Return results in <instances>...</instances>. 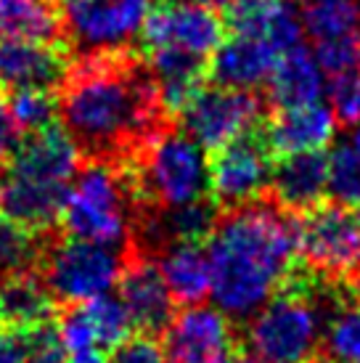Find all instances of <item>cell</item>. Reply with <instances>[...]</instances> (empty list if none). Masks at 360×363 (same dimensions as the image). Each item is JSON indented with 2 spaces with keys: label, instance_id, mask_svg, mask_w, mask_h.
Instances as JSON below:
<instances>
[{
  "label": "cell",
  "instance_id": "1",
  "mask_svg": "<svg viewBox=\"0 0 360 363\" xmlns=\"http://www.w3.org/2000/svg\"><path fill=\"white\" fill-rule=\"evenodd\" d=\"M59 111L77 149L106 162H130L164 114L151 72L122 53L85 56L64 82Z\"/></svg>",
  "mask_w": 360,
  "mask_h": 363
},
{
  "label": "cell",
  "instance_id": "38",
  "mask_svg": "<svg viewBox=\"0 0 360 363\" xmlns=\"http://www.w3.org/2000/svg\"><path fill=\"white\" fill-rule=\"evenodd\" d=\"M196 3L207 6V9H225V6H230V0H196Z\"/></svg>",
  "mask_w": 360,
  "mask_h": 363
},
{
  "label": "cell",
  "instance_id": "44",
  "mask_svg": "<svg viewBox=\"0 0 360 363\" xmlns=\"http://www.w3.org/2000/svg\"><path fill=\"white\" fill-rule=\"evenodd\" d=\"M358 11H360V0H358Z\"/></svg>",
  "mask_w": 360,
  "mask_h": 363
},
{
  "label": "cell",
  "instance_id": "17",
  "mask_svg": "<svg viewBox=\"0 0 360 363\" xmlns=\"http://www.w3.org/2000/svg\"><path fill=\"white\" fill-rule=\"evenodd\" d=\"M268 189L270 199L291 215L318 207L320 199L326 196V154H286L279 164H273Z\"/></svg>",
  "mask_w": 360,
  "mask_h": 363
},
{
  "label": "cell",
  "instance_id": "7",
  "mask_svg": "<svg viewBox=\"0 0 360 363\" xmlns=\"http://www.w3.org/2000/svg\"><path fill=\"white\" fill-rule=\"evenodd\" d=\"M149 0H67L64 30L85 56L122 53L140 38Z\"/></svg>",
  "mask_w": 360,
  "mask_h": 363
},
{
  "label": "cell",
  "instance_id": "13",
  "mask_svg": "<svg viewBox=\"0 0 360 363\" xmlns=\"http://www.w3.org/2000/svg\"><path fill=\"white\" fill-rule=\"evenodd\" d=\"M225 21L233 35L265 43L279 56L297 48L305 35L302 16L291 0H230Z\"/></svg>",
  "mask_w": 360,
  "mask_h": 363
},
{
  "label": "cell",
  "instance_id": "8",
  "mask_svg": "<svg viewBox=\"0 0 360 363\" xmlns=\"http://www.w3.org/2000/svg\"><path fill=\"white\" fill-rule=\"evenodd\" d=\"M186 133L207 152H218L228 143L254 133L262 120V101L249 91L236 88H201L180 111Z\"/></svg>",
  "mask_w": 360,
  "mask_h": 363
},
{
  "label": "cell",
  "instance_id": "14",
  "mask_svg": "<svg viewBox=\"0 0 360 363\" xmlns=\"http://www.w3.org/2000/svg\"><path fill=\"white\" fill-rule=\"evenodd\" d=\"M9 172L48 183H72L80 167V149L67 130L56 125L27 133L11 157Z\"/></svg>",
  "mask_w": 360,
  "mask_h": 363
},
{
  "label": "cell",
  "instance_id": "36",
  "mask_svg": "<svg viewBox=\"0 0 360 363\" xmlns=\"http://www.w3.org/2000/svg\"><path fill=\"white\" fill-rule=\"evenodd\" d=\"M19 135L21 133L11 117L9 106H6V101H0V164L13 157L16 146H19Z\"/></svg>",
  "mask_w": 360,
  "mask_h": 363
},
{
  "label": "cell",
  "instance_id": "10",
  "mask_svg": "<svg viewBox=\"0 0 360 363\" xmlns=\"http://www.w3.org/2000/svg\"><path fill=\"white\" fill-rule=\"evenodd\" d=\"M273 175V152L254 133L215 152L210 162V191L225 210L254 202L268 191Z\"/></svg>",
  "mask_w": 360,
  "mask_h": 363
},
{
  "label": "cell",
  "instance_id": "27",
  "mask_svg": "<svg viewBox=\"0 0 360 363\" xmlns=\"http://www.w3.org/2000/svg\"><path fill=\"white\" fill-rule=\"evenodd\" d=\"M326 194L342 207L360 210V152L347 141L326 157Z\"/></svg>",
  "mask_w": 360,
  "mask_h": 363
},
{
  "label": "cell",
  "instance_id": "31",
  "mask_svg": "<svg viewBox=\"0 0 360 363\" xmlns=\"http://www.w3.org/2000/svg\"><path fill=\"white\" fill-rule=\"evenodd\" d=\"M315 59L323 67L326 77H337L344 72H352L360 67V40L358 35L334 38V40L315 43Z\"/></svg>",
  "mask_w": 360,
  "mask_h": 363
},
{
  "label": "cell",
  "instance_id": "33",
  "mask_svg": "<svg viewBox=\"0 0 360 363\" xmlns=\"http://www.w3.org/2000/svg\"><path fill=\"white\" fill-rule=\"evenodd\" d=\"M27 363H69L64 340L50 321L27 329Z\"/></svg>",
  "mask_w": 360,
  "mask_h": 363
},
{
  "label": "cell",
  "instance_id": "12",
  "mask_svg": "<svg viewBox=\"0 0 360 363\" xmlns=\"http://www.w3.org/2000/svg\"><path fill=\"white\" fill-rule=\"evenodd\" d=\"M117 286L133 329L140 334H164L175 318V297L162 279L157 262L128 250V262L117 279Z\"/></svg>",
  "mask_w": 360,
  "mask_h": 363
},
{
  "label": "cell",
  "instance_id": "32",
  "mask_svg": "<svg viewBox=\"0 0 360 363\" xmlns=\"http://www.w3.org/2000/svg\"><path fill=\"white\" fill-rule=\"evenodd\" d=\"M331 96V111L344 125L360 122V67L344 74L331 77V85L326 88Z\"/></svg>",
  "mask_w": 360,
  "mask_h": 363
},
{
  "label": "cell",
  "instance_id": "26",
  "mask_svg": "<svg viewBox=\"0 0 360 363\" xmlns=\"http://www.w3.org/2000/svg\"><path fill=\"white\" fill-rule=\"evenodd\" d=\"M320 347L331 363H360V305L350 300L331 315Z\"/></svg>",
  "mask_w": 360,
  "mask_h": 363
},
{
  "label": "cell",
  "instance_id": "20",
  "mask_svg": "<svg viewBox=\"0 0 360 363\" xmlns=\"http://www.w3.org/2000/svg\"><path fill=\"white\" fill-rule=\"evenodd\" d=\"M162 279L167 284L175 303L180 305H201V300L212 289V265L210 252L201 242H178L167 244L164 250L154 255Z\"/></svg>",
  "mask_w": 360,
  "mask_h": 363
},
{
  "label": "cell",
  "instance_id": "25",
  "mask_svg": "<svg viewBox=\"0 0 360 363\" xmlns=\"http://www.w3.org/2000/svg\"><path fill=\"white\" fill-rule=\"evenodd\" d=\"M302 27L315 43L358 35V0H310L302 6Z\"/></svg>",
  "mask_w": 360,
  "mask_h": 363
},
{
  "label": "cell",
  "instance_id": "37",
  "mask_svg": "<svg viewBox=\"0 0 360 363\" xmlns=\"http://www.w3.org/2000/svg\"><path fill=\"white\" fill-rule=\"evenodd\" d=\"M347 143H350L352 149H358V152H360V122L350 125V135H347Z\"/></svg>",
  "mask_w": 360,
  "mask_h": 363
},
{
  "label": "cell",
  "instance_id": "2",
  "mask_svg": "<svg viewBox=\"0 0 360 363\" xmlns=\"http://www.w3.org/2000/svg\"><path fill=\"white\" fill-rule=\"evenodd\" d=\"M212 300L230 321L247 323L297 265V215L273 199L230 207L207 239Z\"/></svg>",
  "mask_w": 360,
  "mask_h": 363
},
{
  "label": "cell",
  "instance_id": "29",
  "mask_svg": "<svg viewBox=\"0 0 360 363\" xmlns=\"http://www.w3.org/2000/svg\"><path fill=\"white\" fill-rule=\"evenodd\" d=\"M45 233H32L11 218H0V273H16L38 268Z\"/></svg>",
  "mask_w": 360,
  "mask_h": 363
},
{
  "label": "cell",
  "instance_id": "3",
  "mask_svg": "<svg viewBox=\"0 0 360 363\" xmlns=\"http://www.w3.org/2000/svg\"><path fill=\"white\" fill-rule=\"evenodd\" d=\"M135 212L138 196L128 164L90 160V164L72 178L61 225L67 236L74 239L128 247Z\"/></svg>",
  "mask_w": 360,
  "mask_h": 363
},
{
  "label": "cell",
  "instance_id": "34",
  "mask_svg": "<svg viewBox=\"0 0 360 363\" xmlns=\"http://www.w3.org/2000/svg\"><path fill=\"white\" fill-rule=\"evenodd\" d=\"M109 363H167V355L154 334H135L111 347Z\"/></svg>",
  "mask_w": 360,
  "mask_h": 363
},
{
  "label": "cell",
  "instance_id": "22",
  "mask_svg": "<svg viewBox=\"0 0 360 363\" xmlns=\"http://www.w3.org/2000/svg\"><path fill=\"white\" fill-rule=\"evenodd\" d=\"M53 313L56 300L35 268L0 279V329H35Z\"/></svg>",
  "mask_w": 360,
  "mask_h": 363
},
{
  "label": "cell",
  "instance_id": "30",
  "mask_svg": "<svg viewBox=\"0 0 360 363\" xmlns=\"http://www.w3.org/2000/svg\"><path fill=\"white\" fill-rule=\"evenodd\" d=\"M6 106L19 133H38L50 128L59 111V101L50 96L48 88H13Z\"/></svg>",
  "mask_w": 360,
  "mask_h": 363
},
{
  "label": "cell",
  "instance_id": "18",
  "mask_svg": "<svg viewBox=\"0 0 360 363\" xmlns=\"http://www.w3.org/2000/svg\"><path fill=\"white\" fill-rule=\"evenodd\" d=\"M67 77V59L56 43H32L3 38L0 82L9 88H53Z\"/></svg>",
  "mask_w": 360,
  "mask_h": 363
},
{
  "label": "cell",
  "instance_id": "21",
  "mask_svg": "<svg viewBox=\"0 0 360 363\" xmlns=\"http://www.w3.org/2000/svg\"><path fill=\"white\" fill-rule=\"evenodd\" d=\"M326 93V72L318 64L315 53L308 48H291L281 53L268 77V96L279 109L315 104Z\"/></svg>",
  "mask_w": 360,
  "mask_h": 363
},
{
  "label": "cell",
  "instance_id": "39",
  "mask_svg": "<svg viewBox=\"0 0 360 363\" xmlns=\"http://www.w3.org/2000/svg\"><path fill=\"white\" fill-rule=\"evenodd\" d=\"M69 363H106L101 358V353H93V355H85V358H77V361H69Z\"/></svg>",
  "mask_w": 360,
  "mask_h": 363
},
{
  "label": "cell",
  "instance_id": "35",
  "mask_svg": "<svg viewBox=\"0 0 360 363\" xmlns=\"http://www.w3.org/2000/svg\"><path fill=\"white\" fill-rule=\"evenodd\" d=\"M0 363H27V329H0Z\"/></svg>",
  "mask_w": 360,
  "mask_h": 363
},
{
  "label": "cell",
  "instance_id": "23",
  "mask_svg": "<svg viewBox=\"0 0 360 363\" xmlns=\"http://www.w3.org/2000/svg\"><path fill=\"white\" fill-rule=\"evenodd\" d=\"M149 72L157 85V96L164 114L167 111H183L186 104L201 91V74H204V59L191 56L178 48H151Z\"/></svg>",
  "mask_w": 360,
  "mask_h": 363
},
{
  "label": "cell",
  "instance_id": "6",
  "mask_svg": "<svg viewBox=\"0 0 360 363\" xmlns=\"http://www.w3.org/2000/svg\"><path fill=\"white\" fill-rule=\"evenodd\" d=\"M302 262L334 281H352L360 271V210L331 204L302 212L297 220Z\"/></svg>",
  "mask_w": 360,
  "mask_h": 363
},
{
  "label": "cell",
  "instance_id": "42",
  "mask_svg": "<svg viewBox=\"0 0 360 363\" xmlns=\"http://www.w3.org/2000/svg\"><path fill=\"white\" fill-rule=\"evenodd\" d=\"M294 3H300V6H305V3H310V0H294Z\"/></svg>",
  "mask_w": 360,
  "mask_h": 363
},
{
  "label": "cell",
  "instance_id": "19",
  "mask_svg": "<svg viewBox=\"0 0 360 363\" xmlns=\"http://www.w3.org/2000/svg\"><path fill=\"white\" fill-rule=\"evenodd\" d=\"M276 61H279V53L268 48L265 43L244 38V35H233L215 48L210 72L212 80L223 88L252 91L262 82H268Z\"/></svg>",
  "mask_w": 360,
  "mask_h": 363
},
{
  "label": "cell",
  "instance_id": "16",
  "mask_svg": "<svg viewBox=\"0 0 360 363\" xmlns=\"http://www.w3.org/2000/svg\"><path fill=\"white\" fill-rule=\"evenodd\" d=\"M337 133V114L326 104H305L281 109L279 117L270 122L262 138L268 149L279 157L300 152H323Z\"/></svg>",
  "mask_w": 360,
  "mask_h": 363
},
{
  "label": "cell",
  "instance_id": "11",
  "mask_svg": "<svg viewBox=\"0 0 360 363\" xmlns=\"http://www.w3.org/2000/svg\"><path fill=\"white\" fill-rule=\"evenodd\" d=\"M140 38L149 51L178 48L207 59L223 43V21L215 9H207L196 0H167L157 11H149Z\"/></svg>",
  "mask_w": 360,
  "mask_h": 363
},
{
  "label": "cell",
  "instance_id": "40",
  "mask_svg": "<svg viewBox=\"0 0 360 363\" xmlns=\"http://www.w3.org/2000/svg\"><path fill=\"white\" fill-rule=\"evenodd\" d=\"M350 286H352V294L358 297V303H360V271L352 276V281H350Z\"/></svg>",
  "mask_w": 360,
  "mask_h": 363
},
{
  "label": "cell",
  "instance_id": "5",
  "mask_svg": "<svg viewBox=\"0 0 360 363\" xmlns=\"http://www.w3.org/2000/svg\"><path fill=\"white\" fill-rule=\"evenodd\" d=\"M125 262L128 247L45 233L35 271L43 276L56 303L80 305L109 292L120 279Z\"/></svg>",
  "mask_w": 360,
  "mask_h": 363
},
{
  "label": "cell",
  "instance_id": "24",
  "mask_svg": "<svg viewBox=\"0 0 360 363\" xmlns=\"http://www.w3.org/2000/svg\"><path fill=\"white\" fill-rule=\"evenodd\" d=\"M61 16L50 0H0V35L11 40L56 43Z\"/></svg>",
  "mask_w": 360,
  "mask_h": 363
},
{
  "label": "cell",
  "instance_id": "4",
  "mask_svg": "<svg viewBox=\"0 0 360 363\" xmlns=\"http://www.w3.org/2000/svg\"><path fill=\"white\" fill-rule=\"evenodd\" d=\"M138 196V207H180L207 199V149L180 130H159L125 162Z\"/></svg>",
  "mask_w": 360,
  "mask_h": 363
},
{
  "label": "cell",
  "instance_id": "41",
  "mask_svg": "<svg viewBox=\"0 0 360 363\" xmlns=\"http://www.w3.org/2000/svg\"><path fill=\"white\" fill-rule=\"evenodd\" d=\"M239 363H268V361H262V358L254 355V358H239Z\"/></svg>",
  "mask_w": 360,
  "mask_h": 363
},
{
  "label": "cell",
  "instance_id": "9",
  "mask_svg": "<svg viewBox=\"0 0 360 363\" xmlns=\"http://www.w3.org/2000/svg\"><path fill=\"white\" fill-rule=\"evenodd\" d=\"M167 363H239L241 340L218 308L189 305L164 329Z\"/></svg>",
  "mask_w": 360,
  "mask_h": 363
},
{
  "label": "cell",
  "instance_id": "15",
  "mask_svg": "<svg viewBox=\"0 0 360 363\" xmlns=\"http://www.w3.org/2000/svg\"><path fill=\"white\" fill-rule=\"evenodd\" d=\"M67 194H69V183L35 181V178L9 172V178L3 181L0 207L6 218L24 225L27 231L48 233L61 220Z\"/></svg>",
  "mask_w": 360,
  "mask_h": 363
},
{
  "label": "cell",
  "instance_id": "43",
  "mask_svg": "<svg viewBox=\"0 0 360 363\" xmlns=\"http://www.w3.org/2000/svg\"><path fill=\"white\" fill-rule=\"evenodd\" d=\"M0 194H3V183H0Z\"/></svg>",
  "mask_w": 360,
  "mask_h": 363
},
{
  "label": "cell",
  "instance_id": "28",
  "mask_svg": "<svg viewBox=\"0 0 360 363\" xmlns=\"http://www.w3.org/2000/svg\"><path fill=\"white\" fill-rule=\"evenodd\" d=\"M85 315H88L93 334H96V345L99 350H111L114 345H120L125 337H130V315L125 311L120 297H111L109 292L93 297L88 303H80Z\"/></svg>",
  "mask_w": 360,
  "mask_h": 363
}]
</instances>
